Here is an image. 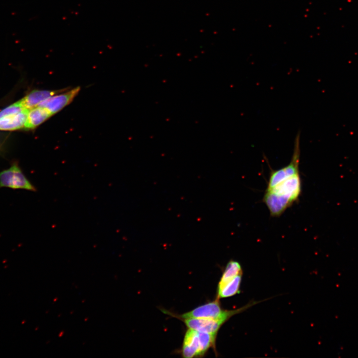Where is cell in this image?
<instances>
[{"instance_id": "1", "label": "cell", "mask_w": 358, "mask_h": 358, "mask_svg": "<svg viewBox=\"0 0 358 358\" xmlns=\"http://www.w3.org/2000/svg\"><path fill=\"white\" fill-rule=\"evenodd\" d=\"M301 190L299 173L267 188L263 201L274 217L281 215L299 197Z\"/></svg>"}, {"instance_id": "2", "label": "cell", "mask_w": 358, "mask_h": 358, "mask_svg": "<svg viewBox=\"0 0 358 358\" xmlns=\"http://www.w3.org/2000/svg\"><path fill=\"white\" fill-rule=\"evenodd\" d=\"M258 302H251L247 305L235 310H224L220 305L219 299L199 306L190 311L180 316L181 318H207L219 320L226 322L235 314L245 311Z\"/></svg>"}, {"instance_id": "3", "label": "cell", "mask_w": 358, "mask_h": 358, "mask_svg": "<svg viewBox=\"0 0 358 358\" xmlns=\"http://www.w3.org/2000/svg\"><path fill=\"white\" fill-rule=\"evenodd\" d=\"M25 189L36 191V187L26 178L17 163L0 172V188Z\"/></svg>"}, {"instance_id": "4", "label": "cell", "mask_w": 358, "mask_h": 358, "mask_svg": "<svg viewBox=\"0 0 358 358\" xmlns=\"http://www.w3.org/2000/svg\"><path fill=\"white\" fill-rule=\"evenodd\" d=\"M300 140V132L298 131L295 138L293 153L290 162L286 166L271 172L267 188H270L280 181L299 173Z\"/></svg>"}, {"instance_id": "5", "label": "cell", "mask_w": 358, "mask_h": 358, "mask_svg": "<svg viewBox=\"0 0 358 358\" xmlns=\"http://www.w3.org/2000/svg\"><path fill=\"white\" fill-rule=\"evenodd\" d=\"M80 90V88L77 87L69 90L61 91L50 96L38 106L46 108L53 115L70 103Z\"/></svg>"}, {"instance_id": "6", "label": "cell", "mask_w": 358, "mask_h": 358, "mask_svg": "<svg viewBox=\"0 0 358 358\" xmlns=\"http://www.w3.org/2000/svg\"><path fill=\"white\" fill-rule=\"evenodd\" d=\"M183 319L184 323L189 329L216 334L224 323L222 321L214 319L192 318Z\"/></svg>"}, {"instance_id": "7", "label": "cell", "mask_w": 358, "mask_h": 358, "mask_svg": "<svg viewBox=\"0 0 358 358\" xmlns=\"http://www.w3.org/2000/svg\"><path fill=\"white\" fill-rule=\"evenodd\" d=\"M65 89L58 90H34L31 91L23 98L18 100L21 105L25 108L30 109L39 105L41 102L50 96L65 91Z\"/></svg>"}, {"instance_id": "8", "label": "cell", "mask_w": 358, "mask_h": 358, "mask_svg": "<svg viewBox=\"0 0 358 358\" xmlns=\"http://www.w3.org/2000/svg\"><path fill=\"white\" fill-rule=\"evenodd\" d=\"M199 352L200 345L197 331L188 329L183 340L182 349V356L186 358L199 357Z\"/></svg>"}, {"instance_id": "9", "label": "cell", "mask_w": 358, "mask_h": 358, "mask_svg": "<svg viewBox=\"0 0 358 358\" xmlns=\"http://www.w3.org/2000/svg\"><path fill=\"white\" fill-rule=\"evenodd\" d=\"M52 114L46 108L37 106L29 109L24 128L33 129L45 121Z\"/></svg>"}, {"instance_id": "10", "label": "cell", "mask_w": 358, "mask_h": 358, "mask_svg": "<svg viewBox=\"0 0 358 358\" xmlns=\"http://www.w3.org/2000/svg\"><path fill=\"white\" fill-rule=\"evenodd\" d=\"M29 110L25 109L18 114L0 118V130H15L24 128Z\"/></svg>"}, {"instance_id": "11", "label": "cell", "mask_w": 358, "mask_h": 358, "mask_svg": "<svg viewBox=\"0 0 358 358\" xmlns=\"http://www.w3.org/2000/svg\"><path fill=\"white\" fill-rule=\"evenodd\" d=\"M239 274H243V269L240 264L233 260L229 262L218 283V289L221 288Z\"/></svg>"}, {"instance_id": "12", "label": "cell", "mask_w": 358, "mask_h": 358, "mask_svg": "<svg viewBox=\"0 0 358 358\" xmlns=\"http://www.w3.org/2000/svg\"><path fill=\"white\" fill-rule=\"evenodd\" d=\"M242 275H238L221 288L217 289V298L229 297L239 293Z\"/></svg>"}, {"instance_id": "13", "label": "cell", "mask_w": 358, "mask_h": 358, "mask_svg": "<svg viewBox=\"0 0 358 358\" xmlns=\"http://www.w3.org/2000/svg\"><path fill=\"white\" fill-rule=\"evenodd\" d=\"M199 341V356H202L211 347L214 345L217 334L197 331Z\"/></svg>"}, {"instance_id": "14", "label": "cell", "mask_w": 358, "mask_h": 358, "mask_svg": "<svg viewBox=\"0 0 358 358\" xmlns=\"http://www.w3.org/2000/svg\"><path fill=\"white\" fill-rule=\"evenodd\" d=\"M25 109L18 101L0 111V118L18 114Z\"/></svg>"}]
</instances>
